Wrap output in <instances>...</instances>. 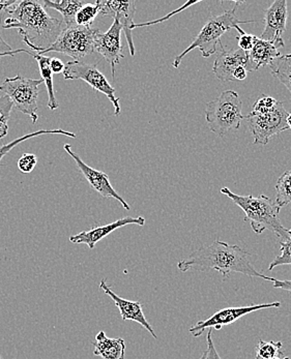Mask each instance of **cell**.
Instances as JSON below:
<instances>
[{"label":"cell","mask_w":291,"mask_h":359,"mask_svg":"<svg viewBox=\"0 0 291 359\" xmlns=\"http://www.w3.org/2000/svg\"><path fill=\"white\" fill-rule=\"evenodd\" d=\"M4 29H17L23 42L38 54L51 47L66 28L64 22L48 15L40 1H17L8 10Z\"/></svg>","instance_id":"6da1fadb"},{"label":"cell","mask_w":291,"mask_h":359,"mask_svg":"<svg viewBox=\"0 0 291 359\" xmlns=\"http://www.w3.org/2000/svg\"><path fill=\"white\" fill-rule=\"evenodd\" d=\"M251 254L238 245H228L216 241L208 247H201L193 252L186 260L180 261L177 267L182 273L189 271H216L223 276V280L231 273H242L250 278H260L273 282L275 278L262 275L256 271L252 263Z\"/></svg>","instance_id":"7a4b0ae2"},{"label":"cell","mask_w":291,"mask_h":359,"mask_svg":"<svg viewBox=\"0 0 291 359\" xmlns=\"http://www.w3.org/2000/svg\"><path fill=\"white\" fill-rule=\"evenodd\" d=\"M221 193L227 196L234 204L245 212V221L249 222L252 230L256 234H262L266 230L273 233L283 243L290 237V230L286 229L280 221V210L275 200L266 195L254 197L252 195L241 196L232 193L228 188L221 189Z\"/></svg>","instance_id":"3957f363"},{"label":"cell","mask_w":291,"mask_h":359,"mask_svg":"<svg viewBox=\"0 0 291 359\" xmlns=\"http://www.w3.org/2000/svg\"><path fill=\"white\" fill-rule=\"evenodd\" d=\"M242 1H236V6L232 10L226 11L223 14L219 16H212L206 23L196 38L194 39L191 45L187 48L182 53L175 58L173 67L177 69L182 62V58L194 49H199L201 52L202 57L208 58L217 52V46L222 45L221 38L230 29H236L241 24L255 23L256 21H242L236 16V10L238 6L242 4Z\"/></svg>","instance_id":"277c9868"},{"label":"cell","mask_w":291,"mask_h":359,"mask_svg":"<svg viewBox=\"0 0 291 359\" xmlns=\"http://www.w3.org/2000/svg\"><path fill=\"white\" fill-rule=\"evenodd\" d=\"M243 102L236 91L226 90L220 97L208 102L205 107V121L210 132L224 137L230 130H238L244 119Z\"/></svg>","instance_id":"5b68a950"},{"label":"cell","mask_w":291,"mask_h":359,"mask_svg":"<svg viewBox=\"0 0 291 359\" xmlns=\"http://www.w3.org/2000/svg\"><path fill=\"white\" fill-rule=\"evenodd\" d=\"M44 83L42 79H29L16 75L13 78H6L0 85V91L10 97L16 110L27 115L32 123H36L39 119L38 99L40 95L39 87Z\"/></svg>","instance_id":"8992f818"},{"label":"cell","mask_w":291,"mask_h":359,"mask_svg":"<svg viewBox=\"0 0 291 359\" xmlns=\"http://www.w3.org/2000/svg\"><path fill=\"white\" fill-rule=\"evenodd\" d=\"M97 28L74 25L66 27L58 36L56 42L38 55H45L50 52H57L73 58L74 62H81L86 56L93 53V36Z\"/></svg>","instance_id":"52a82bcc"},{"label":"cell","mask_w":291,"mask_h":359,"mask_svg":"<svg viewBox=\"0 0 291 359\" xmlns=\"http://www.w3.org/2000/svg\"><path fill=\"white\" fill-rule=\"evenodd\" d=\"M287 115L283 103L278 101L273 110L266 114H258L252 111L244 116L248 128L253 136L254 144L266 145L273 136L287 130Z\"/></svg>","instance_id":"ba28073f"},{"label":"cell","mask_w":291,"mask_h":359,"mask_svg":"<svg viewBox=\"0 0 291 359\" xmlns=\"http://www.w3.org/2000/svg\"><path fill=\"white\" fill-rule=\"evenodd\" d=\"M64 78L66 80H82L93 90L99 91L108 97L113 107L114 115L119 116L121 112L119 99L115 95V88L108 81L105 75L97 69V65L82 62H69L65 65Z\"/></svg>","instance_id":"9c48e42d"},{"label":"cell","mask_w":291,"mask_h":359,"mask_svg":"<svg viewBox=\"0 0 291 359\" xmlns=\"http://www.w3.org/2000/svg\"><path fill=\"white\" fill-rule=\"evenodd\" d=\"M280 306H281V302H271V304H252L249 306H236V308L231 306V308L223 309V310L215 313L208 319L197 322L193 327L189 330V332L194 338H199L208 328L220 330H222L223 326L230 325L250 313L257 312V311L264 310V309H279Z\"/></svg>","instance_id":"30bf717a"},{"label":"cell","mask_w":291,"mask_h":359,"mask_svg":"<svg viewBox=\"0 0 291 359\" xmlns=\"http://www.w3.org/2000/svg\"><path fill=\"white\" fill-rule=\"evenodd\" d=\"M121 30L123 27L119 22L114 20L108 32H101L97 29L93 36V51L109 62L113 77L115 76V67L123 58Z\"/></svg>","instance_id":"8fae6325"},{"label":"cell","mask_w":291,"mask_h":359,"mask_svg":"<svg viewBox=\"0 0 291 359\" xmlns=\"http://www.w3.org/2000/svg\"><path fill=\"white\" fill-rule=\"evenodd\" d=\"M288 19V6L286 0H275L264 11V29L262 40L275 43L278 49L285 47L283 34Z\"/></svg>","instance_id":"7c38bea8"},{"label":"cell","mask_w":291,"mask_h":359,"mask_svg":"<svg viewBox=\"0 0 291 359\" xmlns=\"http://www.w3.org/2000/svg\"><path fill=\"white\" fill-rule=\"evenodd\" d=\"M100 8V13L105 16L112 17L117 20L125 32L127 38L128 46H129L130 54L132 56L136 53L135 49L133 36L134 16L136 13V4L133 0L131 1H117V0H99L95 2Z\"/></svg>","instance_id":"4fadbf2b"},{"label":"cell","mask_w":291,"mask_h":359,"mask_svg":"<svg viewBox=\"0 0 291 359\" xmlns=\"http://www.w3.org/2000/svg\"><path fill=\"white\" fill-rule=\"evenodd\" d=\"M64 148L67 154L74 158L76 164H77L78 169L83 174L84 177L86 178V180H88V184H90L93 190L97 191L102 197L107 198V199L108 198H112V199L117 200L128 212L131 210L129 204H128L127 202L123 200V198L113 189L111 184H110L109 176H108L107 174L99 171V170L91 168L88 165H86V163L82 161V158H80L76 152L72 150L71 145L65 144Z\"/></svg>","instance_id":"5bb4252c"},{"label":"cell","mask_w":291,"mask_h":359,"mask_svg":"<svg viewBox=\"0 0 291 359\" xmlns=\"http://www.w3.org/2000/svg\"><path fill=\"white\" fill-rule=\"evenodd\" d=\"M100 289L103 290L105 294L110 296L115 306L119 309L123 321L131 320V321L140 324L154 338L158 339L155 330H154V328L151 327V324L149 323L147 318H145L142 310V304H141L140 302H132V300L125 299V298L121 297L116 293L113 292L111 287L108 286L107 283H106V278H103L100 282Z\"/></svg>","instance_id":"9a60e30c"},{"label":"cell","mask_w":291,"mask_h":359,"mask_svg":"<svg viewBox=\"0 0 291 359\" xmlns=\"http://www.w3.org/2000/svg\"><path fill=\"white\" fill-rule=\"evenodd\" d=\"M128 225L144 226L145 219L143 217H123V219H117V221L107 224V225L97 226V227H93V229L88 230V231H82L73 235V236L69 237V241L72 243H84V245H88L90 250H93L102 239L111 234L115 230Z\"/></svg>","instance_id":"2e32d148"},{"label":"cell","mask_w":291,"mask_h":359,"mask_svg":"<svg viewBox=\"0 0 291 359\" xmlns=\"http://www.w3.org/2000/svg\"><path fill=\"white\" fill-rule=\"evenodd\" d=\"M222 51L217 55L212 67V73L216 75L220 81H234V72L240 65L246 67L248 54L241 49L224 50L223 45H220Z\"/></svg>","instance_id":"e0dca14e"},{"label":"cell","mask_w":291,"mask_h":359,"mask_svg":"<svg viewBox=\"0 0 291 359\" xmlns=\"http://www.w3.org/2000/svg\"><path fill=\"white\" fill-rule=\"evenodd\" d=\"M247 54L248 72L258 71L260 67H266V65L269 67L275 62L276 58L281 55L275 43L262 40L260 38L257 39L251 51L248 52Z\"/></svg>","instance_id":"ac0fdd59"},{"label":"cell","mask_w":291,"mask_h":359,"mask_svg":"<svg viewBox=\"0 0 291 359\" xmlns=\"http://www.w3.org/2000/svg\"><path fill=\"white\" fill-rule=\"evenodd\" d=\"M93 354L102 359H125L126 344L123 339L108 338L105 332H100L93 341Z\"/></svg>","instance_id":"d6986e66"},{"label":"cell","mask_w":291,"mask_h":359,"mask_svg":"<svg viewBox=\"0 0 291 359\" xmlns=\"http://www.w3.org/2000/svg\"><path fill=\"white\" fill-rule=\"evenodd\" d=\"M43 8H53L62 14L64 18L65 26L66 27H71V26L76 25L75 18L77 13L79 12L80 8L84 6L83 1L80 0H62V1H51V0H44L40 1Z\"/></svg>","instance_id":"ffe728a7"},{"label":"cell","mask_w":291,"mask_h":359,"mask_svg":"<svg viewBox=\"0 0 291 359\" xmlns=\"http://www.w3.org/2000/svg\"><path fill=\"white\" fill-rule=\"evenodd\" d=\"M32 57L38 62L42 80L44 81L46 88H47L48 99H49L48 107H49L50 110H56L60 105H58L57 100L55 97V91H54L53 73H52L51 69H50V60H51V58L45 55H38V54H34Z\"/></svg>","instance_id":"44dd1931"},{"label":"cell","mask_w":291,"mask_h":359,"mask_svg":"<svg viewBox=\"0 0 291 359\" xmlns=\"http://www.w3.org/2000/svg\"><path fill=\"white\" fill-rule=\"evenodd\" d=\"M269 67L273 77L277 78L291 93V54H281Z\"/></svg>","instance_id":"7402d4cb"},{"label":"cell","mask_w":291,"mask_h":359,"mask_svg":"<svg viewBox=\"0 0 291 359\" xmlns=\"http://www.w3.org/2000/svg\"><path fill=\"white\" fill-rule=\"evenodd\" d=\"M64 135V136L69 137V138H76V135L72 132H67V130H60V128H55V130H36L34 133H30V134L25 135V136L20 137V138L15 139L12 142L8 143V144L2 145L0 147V163H1L2 158L13 149L16 147L17 145L24 142V141L28 140V139L34 138V137L42 136V135Z\"/></svg>","instance_id":"603a6c76"},{"label":"cell","mask_w":291,"mask_h":359,"mask_svg":"<svg viewBox=\"0 0 291 359\" xmlns=\"http://www.w3.org/2000/svg\"><path fill=\"white\" fill-rule=\"evenodd\" d=\"M276 203L280 208L291 203V170L284 172L276 182Z\"/></svg>","instance_id":"cb8c5ba5"},{"label":"cell","mask_w":291,"mask_h":359,"mask_svg":"<svg viewBox=\"0 0 291 359\" xmlns=\"http://www.w3.org/2000/svg\"><path fill=\"white\" fill-rule=\"evenodd\" d=\"M282 341H266L260 339L256 347V358L271 359L282 356Z\"/></svg>","instance_id":"d4e9b609"},{"label":"cell","mask_w":291,"mask_h":359,"mask_svg":"<svg viewBox=\"0 0 291 359\" xmlns=\"http://www.w3.org/2000/svg\"><path fill=\"white\" fill-rule=\"evenodd\" d=\"M100 13L99 6L95 4H86L76 15V25L90 27Z\"/></svg>","instance_id":"484cf974"},{"label":"cell","mask_w":291,"mask_h":359,"mask_svg":"<svg viewBox=\"0 0 291 359\" xmlns=\"http://www.w3.org/2000/svg\"><path fill=\"white\" fill-rule=\"evenodd\" d=\"M13 102L6 95L0 97V139L4 138L8 132V121L12 113Z\"/></svg>","instance_id":"4316f807"},{"label":"cell","mask_w":291,"mask_h":359,"mask_svg":"<svg viewBox=\"0 0 291 359\" xmlns=\"http://www.w3.org/2000/svg\"><path fill=\"white\" fill-rule=\"evenodd\" d=\"M281 245V255L276 257L271 264H269V271H273L275 267L281 266V265H291V229L290 230V237Z\"/></svg>","instance_id":"83f0119b"},{"label":"cell","mask_w":291,"mask_h":359,"mask_svg":"<svg viewBox=\"0 0 291 359\" xmlns=\"http://www.w3.org/2000/svg\"><path fill=\"white\" fill-rule=\"evenodd\" d=\"M277 100L269 97V95H262L254 103L253 112L258 113V114H266L273 110L277 105Z\"/></svg>","instance_id":"f1b7e54d"},{"label":"cell","mask_w":291,"mask_h":359,"mask_svg":"<svg viewBox=\"0 0 291 359\" xmlns=\"http://www.w3.org/2000/svg\"><path fill=\"white\" fill-rule=\"evenodd\" d=\"M236 29L238 30V34H238V38H236V40H238V48L248 53V52L251 51L254 43L257 41L258 36H254V34H247V32H244L240 26H238Z\"/></svg>","instance_id":"f546056e"},{"label":"cell","mask_w":291,"mask_h":359,"mask_svg":"<svg viewBox=\"0 0 291 359\" xmlns=\"http://www.w3.org/2000/svg\"><path fill=\"white\" fill-rule=\"evenodd\" d=\"M199 2L201 1L186 2V4H184V6H180V8H177V10L169 13L168 15H166V16L165 17H162V18L158 19V20L145 22V23L141 24H135V25L133 26V29H135V28L144 27V26L156 25V24L162 23V22L169 20V19H170L171 17L175 16V15L179 14V13L182 12V11L187 10V8H190V6H195V4H198Z\"/></svg>","instance_id":"4dcf8cb0"},{"label":"cell","mask_w":291,"mask_h":359,"mask_svg":"<svg viewBox=\"0 0 291 359\" xmlns=\"http://www.w3.org/2000/svg\"><path fill=\"white\" fill-rule=\"evenodd\" d=\"M38 158L32 154H24L18 161V168L22 173L28 174L36 168Z\"/></svg>","instance_id":"1f68e13d"},{"label":"cell","mask_w":291,"mask_h":359,"mask_svg":"<svg viewBox=\"0 0 291 359\" xmlns=\"http://www.w3.org/2000/svg\"><path fill=\"white\" fill-rule=\"evenodd\" d=\"M21 52L28 54V55H34V54L28 51V50L13 49V48L2 39L1 34H0V60H1V58L4 57V56H14L16 55V54L21 53Z\"/></svg>","instance_id":"d6a6232c"},{"label":"cell","mask_w":291,"mask_h":359,"mask_svg":"<svg viewBox=\"0 0 291 359\" xmlns=\"http://www.w3.org/2000/svg\"><path fill=\"white\" fill-rule=\"evenodd\" d=\"M212 328H208V337H206V341H208V350L205 351V358L204 359H222L219 355L216 347H215L214 341H212Z\"/></svg>","instance_id":"836d02e7"},{"label":"cell","mask_w":291,"mask_h":359,"mask_svg":"<svg viewBox=\"0 0 291 359\" xmlns=\"http://www.w3.org/2000/svg\"><path fill=\"white\" fill-rule=\"evenodd\" d=\"M50 69H51L52 73L53 74L64 73V62L58 60V58H51V60H50Z\"/></svg>","instance_id":"e575fe53"},{"label":"cell","mask_w":291,"mask_h":359,"mask_svg":"<svg viewBox=\"0 0 291 359\" xmlns=\"http://www.w3.org/2000/svg\"><path fill=\"white\" fill-rule=\"evenodd\" d=\"M16 0H0V21H1L2 16L8 14V10L14 4H16Z\"/></svg>","instance_id":"d590c367"},{"label":"cell","mask_w":291,"mask_h":359,"mask_svg":"<svg viewBox=\"0 0 291 359\" xmlns=\"http://www.w3.org/2000/svg\"><path fill=\"white\" fill-rule=\"evenodd\" d=\"M248 76V71L246 67L244 65H240V67H236L234 72V80H238V81H243V80L246 79Z\"/></svg>","instance_id":"8d00e7d4"},{"label":"cell","mask_w":291,"mask_h":359,"mask_svg":"<svg viewBox=\"0 0 291 359\" xmlns=\"http://www.w3.org/2000/svg\"><path fill=\"white\" fill-rule=\"evenodd\" d=\"M273 288L281 289V290L291 292V280H280L275 278V280H273Z\"/></svg>","instance_id":"74e56055"},{"label":"cell","mask_w":291,"mask_h":359,"mask_svg":"<svg viewBox=\"0 0 291 359\" xmlns=\"http://www.w3.org/2000/svg\"><path fill=\"white\" fill-rule=\"evenodd\" d=\"M286 123H287L288 130H291V112L288 113L287 118H286Z\"/></svg>","instance_id":"f35d334b"},{"label":"cell","mask_w":291,"mask_h":359,"mask_svg":"<svg viewBox=\"0 0 291 359\" xmlns=\"http://www.w3.org/2000/svg\"><path fill=\"white\" fill-rule=\"evenodd\" d=\"M205 358V351L203 352V354H202L201 358L199 359H204Z\"/></svg>","instance_id":"ab89813d"},{"label":"cell","mask_w":291,"mask_h":359,"mask_svg":"<svg viewBox=\"0 0 291 359\" xmlns=\"http://www.w3.org/2000/svg\"><path fill=\"white\" fill-rule=\"evenodd\" d=\"M0 359H2V358H1V355H0Z\"/></svg>","instance_id":"60d3db41"},{"label":"cell","mask_w":291,"mask_h":359,"mask_svg":"<svg viewBox=\"0 0 291 359\" xmlns=\"http://www.w3.org/2000/svg\"><path fill=\"white\" fill-rule=\"evenodd\" d=\"M255 359H257V358H255Z\"/></svg>","instance_id":"b9f144b4"}]
</instances>
